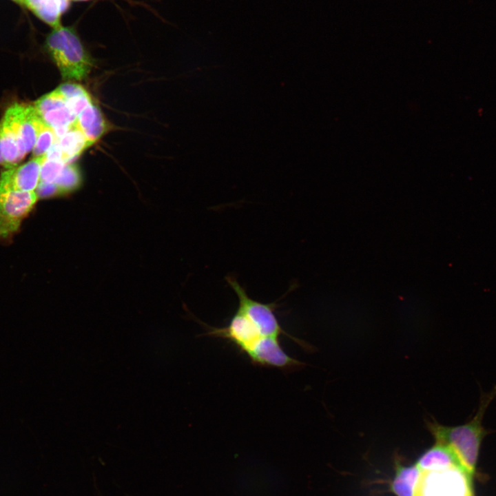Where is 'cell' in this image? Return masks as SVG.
<instances>
[{
  "label": "cell",
  "instance_id": "6da1fadb",
  "mask_svg": "<svg viewBox=\"0 0 496 496\" xmlns=\"http://www.w3.org/2000/svg\"><path fill=\"white\" fill-rule=\"evenodd\" d=\"M496 396V386L490 392L482 393L477 411L466 423L455 426L442 425L436 422L429 424L437 443L448 446L457 456L465 472L473 479L482 442L490 433L482 421L489 404Z\"/></svg>",
  "mask_w": 496,
  "mask_h": 496
},
{
  "label": "cell",
  "instance_id": "7a4b0ae2",
  "mask_svg": "<svg viewBox=\"0 0 496 496\" xmlns=\"http://www.w3.org/2000/svg\"><path fill=\"white\" fill-rule=\"evenodd\" d=\"M45 46L63 79L81 81L90 72L92 59L74 27L53 29Z\"/></svg>",
  "mask_w": 496,
  "mask_h": 496
},
{
  "label": "cell",
  "instance_id": "3957f363",
  "mask_svg": "<svg viewBox=\"0 0 496 496\" xmlns=\"http://www.w3.org/2000/svg\"><path fill=\"white\" fill-rule=\"evenodd\" d=\"M226 280L238 298V307L254 324L264 336L278 338L285 335L299 344L302 342L288 334L281 327L276 314L277 304L262 303L251 298L236 278L227 276Z\"/></svg>",
  "mask_w": 496,
  "mask_h": 496
},
{
  "label": "cell",
  "instance_id": "277c9868",
  "mask_svg": "<svg viewBox=\"0 0 496 496\" xmlns=\"http://www.w3.org/2000/svg\"><path fill=\"white\" fill-rule=\"evenodd\" d=\"M422 472L415 496H473V479L460 466Z\"/></svg>",
  "mask_w": 496,
  "mask_h": 496
},
{
  "label": "cell",
  "instance_id": "5b68a950",
  "mask_svg": "<svg viewBox=\"0 0 496 496\" xmlns=\"http://www.w3.org/2000/svg\"><path fill=\"white\" fill-rule=\"evenodd\" d=\"M206 335L228 340L249 358L267 337L259 331L250 319L239 309L227 326L221 328L206 326Z\"/></svg>",
  "mask_w": 496,
  "mask_h": 496
},
{
  "label": "cell",
  "instance_id": "8992f818",
  "mask_svg": "<svg viewBox=\"0 0 496 496\" xmlns=\"http://www.w3.org/2000/svg\"><path fill=\"white\" fill-rule=\"evenodd\" d=\"M39 198L37 192H0V238L16 232Z\"/></svg>",
  "mask_w": 496,
  "mask_h": 496
},
{
  "label": "cell",
  "instance_id": "52a82bcc",
  "mask_svg": "<svg viewBox=\"0 0 496 496\" xmlns=\"http://www.w3.org/2000/svg\"><path fill=\"white\" fill-rule=\"evenodd\" d=\"M46 154L34 157L18 167L1 173L0 192L6 191L36 192L40 182L41 168Z\"/></svg>",
  "mask_w": 496,
  "mask_h": 496
},
{
  "label": "cell",
  "instance_id": "ba28073f",
  "mask_svg": "<svg viewBox=\"0 0 496 496\" xmlns=\"http://www.w3.org/2000/svg\"><path fill=\"white\" fill-rule=\"evenodd\" d=\"M416 465L423 472L440 471L455 466L462 467L453 451L446 445L437 442L420 457Z\"/></svg>",
  "mask_w": 496,
  "mask_h": 496
},
{
  "label": "cell",
  "instance_id": "9c48e42d",
  "mask_svg": "<svg viewBox=\"0 0 496 496\" xmlns=\"http://www.w3.org/2000/svg\"><path fill=\"white\" fill-rule=\"evenodd\" d=\"M77 125L83 132L88 147L98 141L107 129V124L99 107L93 102L77 116Z\"/></svg>",
  "mask_w": 496,
  "mask_h": 496
},
{
  "label": "cell",
  "instance_id": "30bf717a",
  "mask_svg": "<svg viewBox=\"0 0 496 496\" xmlns=\"http://www.w3.org/2000/svg\"><path fill=\"white\" fill-rule=\"evenodd\" d=\"M70 0H23V5L37 17L53 28L61 27V17L70 6Z\"/></svg>",
  "mask_w": 496,
  "mask_h": 496
},
{
  "label": "cell",
  "instance_id": "8fae6325",
  "mask_svg": "<svg viewBox=\"0 0 496 496\" xmlns=\"http://www.w3.org/2000/svg\"><path fill=\"white\" fill-rule=\"evenodd\" d=\"M422 473L416 464L398 467L391 484L392 491L397 496H415Z\"/></svg>",
  "mask_w": 496,
  "mask_h": 496
},
{
  "label": "cell",
  "instance_id": "7c38bea8",
  "mask_svg": "<svg viewBox=\"0 0 496 496\" xmlns=\"http://www.w3.org/2000/svg\"><path fill=\"white\" fill-rule=\"evenodd\" d=\"M62 150L63 162L71 163L88 147L86 138L77 125V121L58 141Z\"/></svg>",
  "mask_w": 496,
  "mask_h": 496
},
{
  "label": "cell",
  "instance_id": "4fadbf2b",
  "mask_svg": "<svg viewBox=\"0 0 496 496\" xmlns=\"http://www.w3.org/2000/svg\"><path fill=\"white\" fill-rule=\"evenodd\" d=\"M46 125L34 106L25 107L21 123V137L26 152L31 151L37 141V136Z\"/></svg>",
  "mask_w": 496,
  "mask_h": 496
},
{
  "label": "cell",
  "instance_id": "5bb4252c",
  "mask_svg": "<svg viewBox=\"0 0 496 496\" xmlns=\"http://www.w3.org/2000/svg\"><path fill=\"white\" fill-rule=\"evenodd\" d=\"M54 183L59 194L71 193L76 189L81 183V175L77 165L66 163Z\"/></svg>",
  "mask_w": 496,
  "mask_h": 496
},
{
  "label": "cell",
  "instance_id": "9a60e30c",
  "mask_svg": "<svg viewBox=\"0 0 496 496\" xmlns=\"http://www.w3.org/2000/svg\"><path fill=\"white\" fill-rule=\"evenodd\" d=\"M58 141L52 128L45 125L40 131L33 147L34 157L46 154L54 143Z\"/></svg>",
  "mask_w": 496,
  "mask_h": 496
},
{
  "label": "cell",
  "instance_id": "2e32d148",
  "mask_svg": "<svg viewBox=\"0 0 496 496\" xmlns=\"http://www.w3.org/2000/svg\"><path fill=\"white\" fill-rule=\"evenodd\" d=\"M65 165L63 161L46 158L41 165L40 182L54 183Z\"/></svg>",
  "mask_w": 496,
  "mask_h": 496
},
{
  "label": "cell",
  "instance_id": "e0dca14e",
  "mask_svg": "<svg viewBox=\"0 0 496 496\" xmlns=\"http://www.w3.org/2000/svg\"><path fill=\"white\" fill-rule=\"evenodd\" d=\"M68 101L74 97L88 94L87 91L81 85L74 83H65L55 90Z\"/></svg>",
  "mask_w": 496,
  "mask_h": 496
},
{
  "label": "cell",
  "instance_id": "ac0fdd59",
  "mask_svg": "<svg viewBox=\"0 0 496 496\" xmlns=\"http://www.w3.org/2000/svg\"><path fill=\"white\" fill-rule=\"evenodd\" d=\"M36 192L39 198H49L59 194L58 188L54 183L39 182Z\"/></svg>",
  "mask_w": 496,
  "mask_h": 496
},
{
  "label": "cell",
  "instance_id": "d6986e66",
  "mask_svg": "<svg viewBox=\"0 0 496 496\" xmlns=\"http://www.w3.org/2000/svg\"><path fill=\"white\" fill-rule=\"evenodd\" d=\"M47 159L54 161H63V155L58 141L52 145L46 153Z\"/></svg>",
  "mask_w": 496,
  "mask_h": 496
},
{
  "label": "cell",
  "instance_id": "ffe728a7",
  "mask_svg": "<svg viewBox=\"0 0 496 496\" xmlns=\"http://www.w3.org/2000/svg\"><path fill=\"white\" fill-rule=\"evenodd\" d=\"M4 161L2 155V151H1V135H0V164H2L3 165Z\"/></svg>",
  "mask_w": 496,
  "mask_h": 496
},
{
  "label": "cell",
  "instance_id": "44dd1931",
  "mask_svg": "<svg viewBox=\"0 0 496 496\" xmlns=\"http://www.w3.org/2000/svg\"><path fill=\"white\" fill-rule=\"evenodd\" d=\"M12 1H14V2H16V3H19V4H22V5H23V0H12Z\"/></svg>",
  "mask_w": 496,
  "mask_h": 496
},
{
  "label": "cell",
  "instance_id": "7402d4cb",
  "mask_svg": "<svg viewBox=\"0 0 496 496\" xmlns=\"http://www.w3.org/2000/svg\"><path fill=\"white\" fill-rule=\"evenodd\" d=\"M72 1H89V0H72Z\"/></svg>",
  "mask_w": 496,
  "mask_h": 496
}]
</instances>
